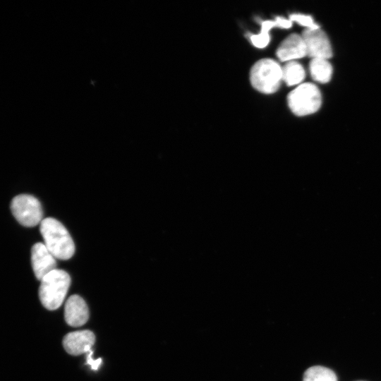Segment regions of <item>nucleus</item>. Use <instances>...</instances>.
<instances>
[{
	"mask_svg": "<svg viewBox=\"0 0 381 381\" xmlns=\"http://www.w3.org/2000/svg\"><path fill=\"white\" fill-rule=\"evenodd\" d=\"M289 20L292 22L296 21L299 25L307 28V29L320 28L319 25L314 22L313 18L308 15L294 13L290 15Z\"/></svg>",
	"mask_w": 381,
	"mask_h": 381,
	"instance_id": "4468645a",
	"label": "nucleus"
},
{
	"mask_svg": "<svg viewBox=\"0 0 381 381\" xmlns=\"http://www.w3.org/2000/svg\"><path fill=\"white\" fill-rule=\"evenodd\" d=\"M40 225L44 244L56 259H70L74 254L75 245L66 227L52 217L43 219Z\"/></svg>",
	"mask_w": 381,
	"mask_h": 381,
	"instance_id": "f257e3e1",
	"label": "nucleus"
},
{
	"mask_svg": "<svg viewBox=\"0 0 381 381\" xmlns=\"http://www.w3.org/2000/svg\"><path fill=\"white\" fill-rule=\"evenodd\" d=\"M92 350H90L89 352L87 353V363L91 366V368L92 370H97L102 363V359L97 358L96 360H94L92 356Z\"/></svg>",
	"mask_w": 381,
	"mask_h": 381,
	"instance_id": "dca6fc26",
	"label": "nucleus"
},
{
	"mask_svg": "<svg viewBox=\"0 0 381 381\" xmlns=\"http://www.w3.org/2000/svg\"><path fill=\"white\" fill-rule=\"evenodd\" d=\"M310 72L315 80L326 83L331 80L332 66L328 59H313L310 63Z\"/></svg>",
	"mask_w": 381,
	"mask_h": 381,
	"instance_id": "9b49d317",
	"label": "nucleus"
},
{
	"mask_svg": "<svg viewBox=\"0 0 381 381\" xmlns=\"http://www.w3.org/2000/svg\"><path fill=\"white\" fill-rule=\"evenodd\" d=\"M250 79L255 90L265 94L274 93L282 80V67L272 59H261L253 66Z\"/></svg>",
	"mask_w": 381,
	"mask_h": 381,
	"instance_id": "7ed1b4c3",
	"label": "nucleus"
},
{
	"mask_svg": "<svg viewBox=\"0 0 381 381\" xmlns=\"http://www.w3.org/2000/svg\"><path fill=\"white\" fill-rule=\"evenodd\" d=\"M39 298L42 305L49 310L59 308L63 303L71 284L69 274L56 269L40 280Z\"/></svg>",
	"mask_w": 381,
	"mask_h": 381,
	"instance_id": "f03ea898",
	"label": "nucleus"
},
{
	"mask_svg": "<svg viewBox=\"0 0 381 381\" xmlns=\"http://www.w3.org/2000/svg\"><path fill=\"white\" fill-rule=\"evenodd\" d=\"M253 44L258 48H264L270 42V35H265L260 33L253 35L250 37Z\"/></svg>",
	"mask_w": 381,
	"mask_h": 381,
	"instance_id": "2eb2a0df",
	"label": "nucleus"
},
{
	"mask_svg": "<svg viewBox=\"0 0 381 381\" xmlns=\"http://www.w3.org/2000/svg\"><path fill=\"white\" fill-rule=\"evenodd\" d=\"M95 334L90 330H80L67 334L63 339L65 350L71 355L87 353L94 345Z\"/></svg>",
	"mask_w": 381,
	"mask_h": 381,
	"instance_id": "6e6552de",
	"label": "nucleus"
},
{
	"mask_svg": "<svg viewBox=\"0 0 381 381\" xmlns=\"http://www.w3.org/2000/svg\"><path fill=\"white\" fill-rule=\"evenodd\" d=\"M10 209L16 221L25 227H33L42 221V207L39 200L30 194H19L11 201Z\"/></svg>",
	"mask_w": 381,
	"mask_h": 381,
	"instance_id": "39448f33",
	"label": "nucleus"
},
{
	"mask_svg": "<svg viewBox=\"0 0 381 381\" xmlns=\"http://www.w3.org/2000/svg\"><path fill=\"white\" fill-rule=\"evenodd\" d=\"M277 56L282 61H292L306 56V49L301 35L291 34L284 39L277 49Z\"/></svg>",
	"mask_w": 381,
	"mask_h": 381,
	"instance_id": "9d476101",
	"label": "nucleus"
},
{
	"mask_svg": "<svg viewBox=\"0 0 381 381\" xmlns=\"http://www.w3.org/2000/svg\"><path fill=\"white\" fill-rule=\"evenodd\" d=\"M306 54L313 59H329L332 56V49L329 38L320 28L306 29L302 32Z\"/></svg>",
	"mask_w": 381,
	"mask_h": 381,
	"instance_id": "423d86ee",
	"label": "nucleus"
},
{
	"mask_svg": "<svg viewBox=\"0 0 381 381\" xmlns=\"http://www.w3.org/2000/svg\"><path fill=\"white\" fill-rule=\"evenodd\" d=\"M303 381H337V377L331 369L316 365L306 370L303 375Z\"/></svg>",
	"mask_w": 381,
	"mask_h": 381,
	"instance_id": "ddd939ff",
	"label": "nucleus"
},
{
	"mask_svg": "<svg viewBox=\"0 0 381 381\" xmlns=\"http://www.w3.org/2000/svg\"><path fill=\"white\" fill-rule=\"evenodd\" d=\"M282 80L288 85H294L302 82L305 78V71L299 63L292 61L287 62L282 68Z\"/></svg>",
	"mask_w": 381,
	"mask_h": 381,
	"instance_id": "f8f14e48",
	"label": "nucleus"
},
{
	"mask_svg": "<svg viewBox=\"0 0 381 381\" xmlns=\"http://www.w3.org/2000/svg\"><path fill=\"white\" fill-rule=\"evenodd\" d=\"M31 263L35 276L39 280L56 269V258L41 242L35 243L32 247Z\"/></svg>",
	"mask_w": 381,
	"mask_h": 381,
	"instance_id": "0eeeda50",
	"label": "nucleus"
},
{
	"mask_svg": "<svg viewBox=\"0 0 381 381\" xmlns=\"http://www.w3.org/2000/svg\"><path fill=\"white\" fill-rule=\"evenodd\" d=\"M64 318L66 323L72 327H80L89 318V310L85 301L78 295L68 298L65 304Z\"/></svg>",
	"mask_w": 381,
	"mask_h": 381,
	"instance_id": "1a4fd4ad",
	"label": "nucleus"
},
{
	"mask_svg": "<svg viewBox=\"0 0 381 381\" xmlns=\"http://www.w3.org/2000/svg\"><path fill=\"white\" fill-rule=\"evenodd\" d=\"M292 112L299 116L316 112L320 107L322 96L318 87L310 83L299 85L287 97Z\"/></svg>",
	"mask_w": 381,
	"mask_h": 381,
	"instance_id": "20e7f679",
	"label": "nucleus"
}]
</instances>
